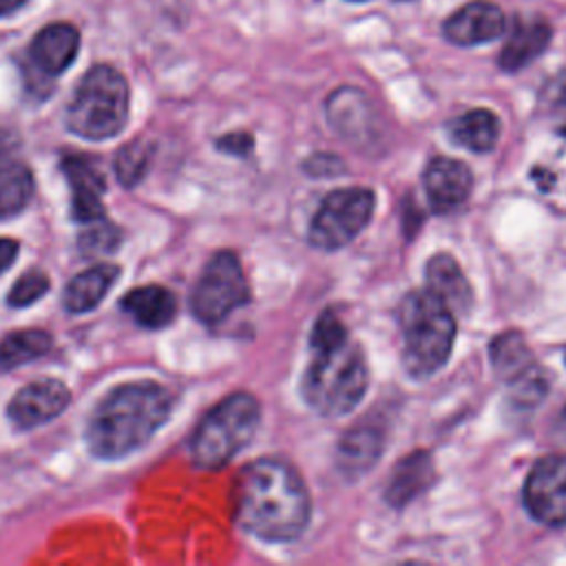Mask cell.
<instances>
[{
	"instance_id": "6da1fadb",
	"label": "cell",
	"mask_w": 566,
	"mask_h": 566,
	"mask_svg": "<svg viewBox=\"0 0 566 566\" xmlns=\"http://www.w3.org/2000/svg\"><path fill=\"white\" fill-rule=\"evenodd\" d=\"M312 517L310 491L301 473L281 458L245 464L234 482L237 524L272 544L294 542Z\"/></svg>"
},
{
	"instance_id": "7a4b0ae2",
	"label": "cell",
	"mask_w": 566,
	"mask_h": 566,
	"mask_svg": "<svg viewBox=\"0 0 566 566\" xmlns=\"http://www.w3.org/2000/svg\"><path fill=\"white\" fill-rule=\"evenodd\" d=\"M312 360L301 378V396L325 418L349 413L365 396L369 369L363 349L349 340L347 327L325 310L310 332Z\"/></svg>"
},
{
	"instance_id": "3957f363",
	"label": "cell",
	"mask_w": 566,
	"mask_h": 566,
	"mask_svg": "<svg viewBox=\"0 0 566 566\" xmlns=\"http://www.w3.org/2000/svg\"><path fill=\"white\" fill-rule=\"evenodd\" d=\"M172 391L150 378L113 387L91 411L84 440L93 458L122 460L144 447L170 418Z\"/></svg>"
},
{
	"instance_id": "277c9868",
	"label": "cell",
	"mask_w": 566,
	"mask_h": 566,
	"mask_svg": "<svg viewBox=\"0 0 566 566\" xmlns=\"http://www.w3.org/2000/svg\"><path fill=\"white\" fill-rule=\"evenodd\" d=\"M455 314L427 287L409 292L398 310L402 363L409 376L429 378L447 360L455 338Z\"/></svg>"
},
{
	"instance_id": "5b68a950",
	"label": "cell",
	"mask_w": 566,
	"mask_h": 566,
	"mask_svg": "<svg viewBox=\"0 0 566 566\" xmlns=\"http://www.w3.org/2000/svg\"><path fill=\"white\" fill-rule=\"evenodd\" d=\"M130 115V88L126 77L111 64L91 66L73 91L64 113L69 133L104 142L117 137Z\"/></svg>"
},
{
	"instance_id": "8992f818",
	"label": "cell",
	"mask_w": 566,
	"mask_h": 566,
	"mask_svg": "<svg viewBox=\"0 0 566 566\" xmlns=\"http://www.w3.org/2000/svg\"><path fill=\"white\" fill-rule=\"evenodd\" d=\"M261 422V405L250 391H232L221 398L190 436V458L199 469L226 467L243 451Z\"/></svg>"
},
{
	"instance_id": "52a82bcc",
	"label": "cell",
	"mask_w": 566,
	"mask_h": 566,
	"mask_svg": "<svg viewBox=\"0 0 566 566\" xmlns=\"http://www.w3.org/2000/svg\"><path fill=\"white\" fill-rule=\"evenodd\" d=\"M252 298L241 259L234 250L214 252L203 265L192 296L190 310L203 325H219L234 310L248 305Z\"/></svg>"
},
{
	"instance_id": "ba28073f",
	"label": "cell",
	"mask_w": 566,
	"mask_h": 566,
	"mask_svg": "<svg viewBox=\"0 0 566 566\" xmlns=\"http://www.w3.org/2000/svg\"><path fill=\"white\" fill-rule=\"evenodd\" d=\"M376 195L363 186L336 188L318 203L310 228L307 241L318 250H340L352 243L371 221Z\"/></svg>"
},
{
	"instance_id": "9c48e42d",
	"label": "cell",
	"mask_w": 566,
	"mask_h": 566,
	"mask_svg": "<svg viewBox=\"0 0 566 566\" xmlns=\"http://www.w3.org/2000/svg\"><path fill=\"white\" fill-rule=\"evenodd\" d=\"M80 31L71 22H51L42 27L29 44V64L24 66L27 93L46 99L53 91V80L62 75L77 57Z\"/></svg>"
},
{
	"instance_id": "30bf717a",
	"label": "cell",
	"mask_w": 566,
	"mask_h": 566,
	"mask_svg": "<svg viewBox=\"0 0 566 566\" xmlns=\"http://www.w3.org/2000/svg\"><path fill=\"white\" fill-rule=\"evenodd\" d=\"M524 504L546 526H566V455L539 458L526 482Z\"/></svg>"
},
{
	"instance_id": "8fae6325",
	"label": "cell",
	"mask_w": 566,
	"mask_h": 566,
	"mask_svg": "<svg viewBox=\"0 0 566 566\" xmlns=\"http://www.w3.org/2000/svg\"><path fill=\"white\" fill-rule=\"evenodd\" d=\"M325 115L329 126L356 148H367L380 137L378 115L360 88H336L325 102Z\"/></svg>"
},
{
	"instance_id": "7c38bea8",
	"label": "cell",
	"mask_w": 566,
	"mask_h": 566,
	"mask_svg": "<svg viewBox=\"0 0 566 566\" xmlns=\"http://www.w3.org/2000/svg\"><path fill=\"white\" fill-rule=\"evenodd\" d=\"M60 168L71 190V217L77 223H93L106 217V179L95 157L84 153H64Z\"/></svg>"
},
{
	"instance_id": "4fadbf2b",
	"label": "cell",
	"mask_w": 566,
	"mask_h": 566,
	"mask_svg": "<svg viewBox=\"0 0 566 566\" xmlns=\"http://www.w3.org/2000/svg\"><path fill=\"white\" fill-rule=\"evenodd\" d=\"M71 402V389L57 378H38L20 387L7 405V418L18 429H35L57 418Z\"/></svg>"
},
{
	"instance_id": "5bb4252c",
	"label": "cell",
	"mask_w": 566,
	"mask_h": 566,
	"mask_svg": "<svg viewBox=\"0 0 566 566\" xmlns=\"http://www.w3.org/2000/svg\"><path fill=\"white\" fill-rule=\"evenodd\" d=\"M506 31L504 11L491 0H471L442 22V35L458 46L486 44Z\"/></svg>"
},
{
	"instance_id": "9a60e30c",
	"label": "cell",
	"mask_w": 566,
	"mask_h": 566,
	"mask_svg": "<svg viewBox=\"0 0 566 566\" xmlns=\"http://www.w3.org/2000/svg\"><path fill=\"white\" fill-rule=\"evenodd\" d=\"M424 192L436 212L460 208L473 190V172L467 164L451 157H433L422 175Z\"/></svg>"
},
{
	"instance_id": "2e32d148",
	"label": "cell",
	"mask_w": 566,
	"mask_h": 566,
	"mask_svg": "<svg viewBox=\"0 0 566 566\" xmlns=\"http://www.w3.org/2000/svg\"><path fill=\"white\" fill-rule=\"evenodd\" d=\"M553 27L542 15H515L513 27L500 49L497 64L506 73H517L535 62L551 46Z\"/></svg>"
},
{
	"instance_id": "e0dca14e",
	"label": "cell",
	"mask_w": 566,
	"mask_h": 566,
	"mask_svg": "<svg viewBox=\"0 0 566 566\" xmlns=\"http://www.w3.org/2000/svg\"><path fill=\"white\" fill-rule=\"evenodd\" d=\"M427 290L436 294L453 314H467L473 305V287L451 254H436L424 268Z\"/></svg>"
},
{
	"instance_id": "ac0fdd59",
	"label": "cell",
	"mask_w": 566,
	"mask_h": 566,
	"mask_svg": "<svg viewBox=\"0 0 566 566\" xmlns=\"http://www.w3.org/2000/svg\"><path fill=\"white\" fill-rule=\"evenodd\" d=\"M382 447V431L376 424L360 422L340 436L336 444V467L345 478L356 480L376 464Z\"/></svg>"
},
{
	"instance_id": "d6986e66",
	"label": "cell",
	"mask_w": 566,
	"mask_h": 566,
	"mask_svg": "<svg viewBox=\"0 0 566 566\" xmlns=\"http://www.w3.org/2000/svg\"><path fill=\"white\" fill-rule=\"evenodd\" d=\"M119 305L137 325L146 329H161L170 325L179 310L175 292L157 283L128 290L122 296Z\"/></svg>"
},
{
	"instance_id": "ffe728a7",
	"label": "cell",
	"mask_w": 566,
	"mask_h": 566,
	"mask_svg": "<svg viewBox=\"0 0 566 566\" xmlns=\"http://www.w3.org/2000/svg\"><path fill=\"white\" fill-rule=\"evenodd\" d=\"M436 480L433 460L427 451H413L405 455L391 471L385 486V500L394 509H402L424 493Z\"/></svg>"
},
{
	"instance_id": "44dd1931",
	"label": "cell",
	"mask_w": 566,
	"mask_h": 566,
	"mask_svg": "<svg viewBox=\"0 0 566 566\" xmlns=\"http://www.w3.org/2000/svg\"><path fill=\"white\" fill-rule=\"evenodd\" d=\"M117 276H119V268L113 263H97L75 274L62 292L64 310L71 314H84L95 310L102 303V298L108 294Z\"/></svg>"
},
{
	"instance_id": "7402d4cb",
	"label": "cell",
	"mask_w": 566,
	"mask_h": 566,
	"mask_svg": "<svg viewBox=\"0 0 566 566\" xmlns=\"http://www.w3.org/2000/svg\"><path fill=\"white\" fill-rule=\"evenodd\" d=\"M449 135L455 144L473 150L489 153L500 137V122L489 108H473L449 122Z\"/></svg>"
},
{
	"instance_id": "603a6c76",
	"label": "cell",
	"mask_w": 566,
	"mask_h": 566,
	"mask_svg": "<svg viewBox=\"0 0 566 566\" xmlns=\"http://www.w3.org/2000/svg\"><path fill=\"white\" fill-rule=\"evenodd\" d=\"M491 365H493L495 374L502 380H506L509 385L517 382L520 378H524L537 369L526 340L517 332H504L497 338H493Z\"/></svg>"
},
{
	"instance_id": "cb8c5ba5",
	"label": "cell",
	"mask_w": 566,
	"mask_h": 566,
	"mask_svg": "<svg viewBox=\"0 0 566 566\" xmlns=\"http://www.w3.org/2000/svg\"><path fill=\"white\" fill-rule=\"evenodd\" d=\"M53 336L44 329H15L0 340V369H15L49 354Z\"/></svg>"
},
{
	"instance_id": "d4e9b609",
	"label": "cell",
	"mask_w": 566,
	"mask_h": 566,
	"mask_svg": "<svg viewBox=\"0 0 566 566\" xmlns=\"http://www.w3.org/2000/svg\"><path fill=\"white\" fill-rule=\"evenodd\" d=\"M35 179L29 166L13 161L0 166V221L18 217L33 199Z\"/></svg>"
},
{
	"instance_id": "484cf974",
	"label": "cell",
	"mask_w": 566,
	"mask_h": 566,
	"mask_svg": "<svg viewBox=\"0 0 566 566\" xmlns=\"http://www.w3.org/2000/svg\"><path fill=\"white\" fill-rule=\"evenodd\" d=\"M153 150H155V146L150 142L135 139V142L124 144L115 153L113 170H115L117 181L124 188H133V186H137L146 177L150 159H153Z\"/></svg>"
},
{
	"instance_id": "4316f807",
	"label": "cell",
	"mask_w": 566,
	"mask_h": 566,
	"mask_svg": "<svg viewBox=\"0 0 566 566\" xmlns=\"http://www.w3.org/2000/svg\"><path fill=\"white\" fill-rule=\"evenodd\" d=\"M124 234L119 230V226H115L113 221H108L106 217L99 221L88 223L86 230L80 232L77 237V248L82 250V254L86 256H95V254H111L119 248Z\"/></svg>"
},
{
	"instance_id": "83f0119b",
	"label": "cell",
	"mask_w": 566,
	"mask_h": 566,
	"mask_svg": "<svg viewBox=\"0 0 566 566\" xmlns=\"http://www.w3.org/2000/svg\"><path fill=\"white\" fill-rule=\"evenodd\" d=\"M49 287H51L49 276L42 270L31 268L22 276L15 279L13 287L7 294V303L11 307H29L35 301H40L49 292Z\"/></svg>"
},
{
	"instance_id": "f1b7e54d",
	"label": "cell",
	"mask_w": 566,
	"mask_h": 566,
	"mask_svg": "<svg viewBox=\"0 0 566 566\" xmlns=\"http://www.w3.org/2000/svg\"><path fill=\"white\" fill-rule=\"evenodd\" d=\"M214 146H217V150H221L230 157L245 159V157H252V153H254V137L248 130H230V133L217 137Z\"/></svg>"
},
{
	"instance_id": "f546056e",
	"label": "cell",
	"mask_w": 566,
	"mask_h": 566,
	"mask_svg": "<svg viewBox=\"0 0 566 566\" xmlns=\"http://www.w3.org/2000/svg\"><path fill=\"white\" fill-rule=\"evenodd\" d=\"M303 170L314 179H325L343 172L345 164L340 161V157L332 153H314L303 161Z\"/></svg>"
},
{
	"instance_id": "4dcf8cb0",
	"label": "cell",
	"mask_w": 566,
	"mask_h": 566,
	"mask_svg": "<svg viewBox=\"0 0 566 566\" xmlns=\"http://www.w3.org/2000/svg\"><path fill=\"white\" fill-rule=\"evenodd\" d=\"M544 99L551 106L566 108V69L559 71L555 77H551L544 86Z\"/></svg>"
},
{
	"instance_id": "1f68e13d",
	"label": "cell",
	"mask_w": 566,
	"mask_h": 566,
	"mask_svg": "<svg viewBox=\"0 0 566 566\" xmlns=\"http://www.w3.org/2000/svg\"><path fill=\"white\" fill-rule=\"evenodd\" d=\"M20 252V243L11 237H0V276L15 263Z\"/></svg>"
},
{
	"instance_id": "d6a6232c",
	"label": "cell",
	"mask_w": 566,
	"mask_h": 566,
	"mask_svg": "<svg viewBox=\"0 0 566 566\" xmlns=\"http://www.w3.org/2000/svg\"><path fill=\"white\" fill-rule=\"evenodd\" d=\"M29 0H0V18H7L15 13L20 7H24Z\"/></svg>"
},
{
	"instance_id": "836d02e7",
	"label": "cell",
	"mask_w": 566,
	"mask_h": 566,
	"mask_svg": "<svg viewBox=\"0 0 566 566\" xmlns=\"http://www.w3.org/2000/svg\"><path fill=\"white\" fill-rule=\"evenodd\" d=\"M559 429H562V433H564V438H566V407H564V411H562V416H559Z\"/></svg>"
},
{
	"instance_id": "e575fe53",
	"label": "cell",
	"mask_w": 566,
	"mask_h": 566,
	"mask_svg": "<svg viewBox=\"0 0 566 566\" xmlns=\"http://www.w3.org/2000/svg\"><path fill=\"white\" fill-rule=\"evenodd\" d=\"M349 2H365V0H349Z\"/></svg>"
}]
</instances>
